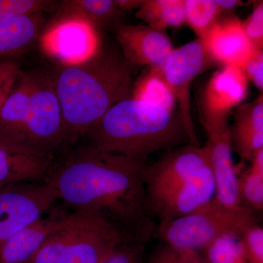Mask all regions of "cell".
<instances>
[{
    "label": "cell",
    "mask_w": 263,
    "mask_h": 263,
    "mask_svg": "<svg viewBox=\"0 0 263 263\" xmlns=\"http://www.w3.org/2000/svg\"><path fill=\"white\" fill-rule=\"evenodd\" d=\"M144 167L143 161L89 144L53 160L47 179L73 212L101 216L145 243L157 227L147 212Z\"/></svg>",
    "instance_id": "1"
},
{
    "label": "cell",
    "mask_w": 263,
    "mask_h": 263,
    "mask_svg": "<svg viewBox=\"0 0 263 263\" xmlns=\"http://www.w3.org/2000/svg\"><path fill=\"white\" fill-rule=\"evenodd\" d=\"M138 66L118 45L102 43L88 60L48 69L61 107L64 152L70 150L114 105L130 98Z\"/></svg>",
    "instance_id": "2"
},
{
    "label": "cell",
    "mask_w": 263,
    "mask_h": 263,
    "mask_svg": "<svg viewBox=\"0 0 263 263\" xmlns=\"http://www.w3.org/2000/svg\"><path fill=\"white\" fill-rule=\"evenodd\" d=\"M84 138L98 149L143 162L151 154L190 143L179 115L131 97L114 105Z\"/></svg>",
    "instance_id": "3"
},
{
    "label": "cell",
    "mask_w": 263,
    "mask_h": 263,
    "mask_svg": "<svg viewBox=\"0 0 263 263\" xmlns=\"http://www.w3.org/2000/svg\"><path fill=\"white\" fill-rule=\"evenodd\" d=\"M127 240L133 239L101 216L72 212L24 263H100Z\"/></svg>",
    "instance_id": "4"
},
{
    "label": "cell",
    "mask_w": 263,
    "mask_h": 263,
    "mask_svg": "<svg viewBox=\"0 0 263 263\" xmlns=\"http://www.w3.org/2000/svg\"><path fill=\"white\" fill-rule=\"evenodd\" d=\"M254 213L249 209L241 212L229 210L213 199L191 214L160 222L157 234L175 252L202 253L223 235H240L246 227L257 222Z\"/></svg>",
    "instance_id": "5"
},
{
    "label": "cell",
    "mask_w": 263,
    "mask_h": 263,
    "mask_svg": "<svg viewBox=\"0 0 263 263\" xmlns=\"http://www.w3.org/2000/svg\"><path fill=\"white\" fill-rule=\"evenodd\" d=\"M31 90L18 143V153L51 158L64 151L63 119L48 69L29 71Z\"/></svg>",
    "instance_id": "6"
},
{
    "label": "cell",
    "mask_w": 263,
    "mask_h": 263,
    "mask_svg": "<svg viewBox=\"0 0 263 263\" xmlns=\"http://www.w3.org/2000/svg\"><path fill=\"white\" fill-rule=\"evenodd\" d=\"M43 54L53 65L80 63L94 56L101 47V33L80 15L58 10L47 22L39 40Z\"/></svg>",
    "instance_id": "7"
},
{
    "label": "cell",
    "mask_w": 263,
    "mask_h": 263,
    "mask_svg": "<svg viewBox=\"0 0 263 263\" xmlns=\"http://www.w3.org/2000/svg\"><path fill=\"white\" fill-rule=\"evenodd\" d=\"M58 194L51 181L15 183L0 190V248L54 205Z\"/></svg>",
    "instance_id": "8"
},
{
    "label": "cell",
    "mask_w": 263,
    "mask_h": 263,
    "mask_svg": "<svg viewBox=\"0 0 263 263\" xmlns=\"http://www.w3.org/2000/svg\"><path fill=\"white\" fill-rule=\"evenodd\" d=\"M212 63L202 40L197 38L174 48L160 68L179 105V117L187 133L190 143L195 146H200V143L192 117L190 90L195 79Z\"/></svg>",
    "instance_id": "9"
},
{
    "label": "cell",
    "mask_w": 263,
    "mask_h": 263,
    "mask_svg": "<svg viewBox=\"0 0 263 263\" xmlns=\"http://www.w3.org/2000/svg\"><path fill=\"white\" fill-rule=\"evenodd\" d=\"M248 94V79L243 69L223 67L209 79L200 97V120L208 136L229 129L228 119Z\"/></svg>",
    "instance_id": "10"
},
{
    "label": "cell",
    "mask_w": 263,
    "mask_h": 263,
    "mask_svg": "<svg viewBox=\"0 0 263 263\" xmlns=\"http://www.w3.org/2000/svg\"><path fill=\"white\" fill-rule=\"evenodd\" d=\"M212 173L210 159L205 146L188 143L167 151L155 163L145 165L146 198Z\"/></svg>",
    "instance_id": "11"
},
{
    "label": "cell",
    "mask_w": 263,
    "mask_h": 263,
    "mask_svg": "<svg viewBox=\"0 0 263 263\" xmlns=\"http://www.w3.org/2000/svg\"><path fill=\"white\" fill-rule=\"evenodd\" d=\"M113 32L126 60L138 67L161 68L174 50L167 33L147 25L124 24Z\"/></svg>",
    "instance_id": "12"
},
{
    "label": "cell",
    "mask_w": 263,
    "mask_h": 263,
    "mask_svg": "<svg viewBox=\"0 0 263 263\" xmlns=\"http://www.w3.org/2000/svg\"><path fill=\"white\" fill-rule=\"evenodd\" d=\"M215 195L213 174L181 184L155 196L146 197V209L151 217L160 222L191 214L212 201Z\"/></svg>",
    "instance_id": "13"
},
{
    "label": "cell",
    "mask_w": 263,
    "mask_h": 263,
    "mask_svg": "<svg viewBox=\"0 0 263 263\" xmlns=\"http://www.w3.org/2000/svg\"><path fill=\"white\" fill-rule=\"evenodd\" d=\"M202 41L213 63L223 67L234 66L243 69L257 51L246 35L242 21L232 13L221 17Z\"/></svg>",
    "instance_id": "14"
},
{
    "label": "cell",
    "mask_w": 263,
    "mask_h": 263,
    "mask_svg": "<svg viewBox=\"0 0 263 263\" xmlns=\"http://www.w3.org/2000/svg\"><path fill=\"white\" fill-rule=\"evenodd\" d=\"M205 147L215 185L214 200L221 206L234 212L248 209L242 206L238 196V176L232 154L230 128L220 134L208 136Z\"/></svg>",
    "instance_id": "15"
},
{
    "label": "cell",
    "mask_w": 263,
    "mask_h": 263,
    "mask_svg": "<svg viewBox=\"0 0 263 263\" xmlns=\"http://www.w3.org/2000/svg\"><path fill=\"white\" fill-rule=\"evenodd\" d=\"M233 150L242 160L250 162L263 148V95L237 107L234 124L230 128Z\"/></svg>",
    "instance_id": "16"
},
{
    "label": "cell",
    "mask_w": 263,
    "mask_h": 263,
    "mask_svg": "<svg viewBox=\"0 0 263 263\" xmlns=\"http://www.w3.org/2000/svg\"><path fill=\"white\" fill-rule=\"evenodd\" d=\"M30 72H21L13 91L0 110V147L18 152L21 133L28 108Z\"/></svg>",
    "instance_id": "17"
},
{
    "label": "cell",
    "mask_w": 263,
    "mask_h": 263,
    "mask_svg": "<svg viewBox=\"0 0 263 263\" xmlns=\"http://www.w3.org/2000/svg\"><path fill=\"white\" fill-rule=\"evenodd\" d=\"M47 23L43 13L27 17L0 15V57L22 54L38 43Z\"/></svg>",
    "instance_id": "18"
},
{
    "label": "cell",
    "mask_w": 263,
    "mask_h": 263,
    "mask_svg": "<svg viewBox=\"0 0 263 263\" xmlns=\"http://www.w3.org/2000/svg\"><path fill=\"white\" fill-rule=\"evenodd\" d=\"M64 214L37 219L18 232L0 248V263H24L57 228Z\"/></svg>",
    "instance_id": "19"
},
{
    "label": "cell",
    "mask_w": 263,
    "mask_h": 263,
    "mask_svg": "<svg viewBox=\"0 0 263 263\" xmlns=\"http://www.w3.org/2000/svg\"><path fill=\"white\" fill-rule=\"evenodd\" d=\"M53 160L0 147V190L15 183L46 181Z\"/></svg>",
    "instance_id": "20"
},
{
    "label": "cell",
    "mask_w": 263,
    "mask_h": 263,
    "mask_svg": "<svg viewBox=\"0 0 263 263\" xmlns=\"http://www.w3.org/2000/svg\"><path fill=\"white\" fill-rule=\"evenodd\" d=\"M59 10L80 15L89 22L99 32H112L124 22V13L115 0H67L62 1Z\"/></svg>",
    "instance_id": "21"
},
{
    "label": "cell",
    "mask_w": 263,
    "mask_h": 263,
    "mask_svg": "<svg viewBox=\"0 0 263 263\" xmlns=\"http://www.w3.org/2000/svg\"><path fill=\"white\" fill-rule=\"evenodd\" d=\"M131 98L175 113L176 99L160 68L146 67L140 73L133 85Z\"/></svg>",
    "instance_id": "22"
},
{
    "label": "cell",
    "mask_w": 263,
    "mask_h": 263,
    "mask_svg": "<svg viewBox=\"0 0 263 263\" xmlns=\"http://www.w3.org/2000/svg\"><path fill=\"white\" fill-rule=\"evenodd\" d=\"M136 17L161 32L179 28L186 24L184 0H144Z\"/></svg>",
    "instance_id": "23"
},
{
    "label": "cell",
    "mask_w": 263,
    "mask_h": 263,
    "mask_svg": "<svg viewBox=\"0 0 263 263\" xmlns=\"http://www.w3.org/2000/svg\"><path fill=\"white\" fill-rule=\"evenodd\" d=\"M249 168L238 176V191L242 206L252 212L263 209V148L250 161Z\"/></svg>",
    "instance_id": "24"
},
{
    "label": "cell",
    "mask_w": 263,
    "mask_h": 263,
    "mask_svg": "<svg viewBox=\"0 0 263 263\" xmlns=\"http://www.w3.org/2000/svg\"><path fill=\"white\" fill-rule=\"evenodd\" d=\"M184 6L185 23L198 39H203L223 15L216 0H184Z\"/></svg>",
    "instance_id": "25"
},
{
    "label": "cell",
    "mask_w": 263,
    "mask_h": 263,
    "mask_svg": "<svg viewBox=\"0 0 263 263\" xmlns=\"http://www.w3.org/2000/svg\"><path fill=\"white\" fill-rule=\"evenodd\" d=\"M207 263H248L240 245L239 235H223L202 252Z\"/></svg>",
    "instance_id": "26"
},
{
    "label": "cell",
    "mask_w": 263,
    "mask_h": 263,
    "mask_svg": "<svg viewBox=\"0 0 263 263\" xmlns=\"http://www.w3.org/2000/svg\"><path fill=\"white\" fill-rule=\"evenodd\" d=\"M61 2L50 0H0V15L27 17L58 10Z\"/></svg>",
    "instance_id": "27"
},
{
    "label": "cell",
    "mask_w": 263,
    "mask_h": 263,
    "mask_svg": "<svg viewBox=\"0 0 263 263\" xmlns=\"http://www.w3.org/2000/svg\"><path fill=\"white\" fill-rule=\"evenodd\" d=\"M239 240L248 263H263V229L257 222L246 227Z\"/></svg>",
    "instance_id": "28"
},
{
    "label": "cell",
    "mask_w": 263,
    "mask_h": 263,
    "mask_svg": "<svg viewBox=\"0 0 263 263\" xmlns=\"http://www.w3.org/2000/svg\"><path fill=\"white\" fill-rule=\"evenodd\" d=\"M144 243L127 240L100 263H145Z\"/></svg>",
    "instance_id": "29"
},
{
    "label": "cell",
    "mask_w": 263,
    "mask_h": 263,
    "mask_svg": "<svg viewBox=\"0 0 263 263\" xmlns=\"http://www.w3.org/2000/svg\"><path fill=\"white\" fill-rule=\"evenodd\" d=\"M242 27L252 46L257 50L263 48V3L255 5L252 13L246 20L242 21Z\"/></svg>",
    "instance_id": "30"
},
{
    "label": "cell",
    "mask_w": 263,
    "mask_h": 263,
    "mask_svg": "<svg viewBox=\"0 0 263 263\" xmlns=\"http://www.w3.org/2000/svg\"><path fill=\"white\" fill-rule=\"evenodd\" d=\"M22 70L12 60H0V110L13 91Z\"/></svg>",
    "instance_id": "31"
},
{
    "label": "cell",
    "mask_w": 263,
    "mask_h": 263,
    "mask_svg": "<svg viewBox=\"0 0 263 263\" xmlns=\"http://www.w3.org/2000/svg\"><path fill=\"white\" fill-rule=\"evenodd\" d=\"M248 81H252L262 93L263 90V51L257 50L249 59L243 68Z\"/></svg>",
    "instance_id": "32"
},
{
    "label": "cell",
    "mask_w": 263,
    "mask_h": 263,
    "mask_svg": "<svg viewBox=\"0 0 263 263\" xmlns=\"http://www.w3.org/2000/svg\"><path fill=\"white\" fill-rule=\"evenodd\" d=\"M176 252L167 246L162 247L152 255L149 263H173Z\"/></svg>",
    "instance_id": "33"
},
{
    "label": "cell",
    "mask_w": 263,
    "mask_h": 263,
    "mask_svg": "<svg viewBox=\"0 0 263 263\" xmlns=\"http://www.w3.org/2000/svg\"><path fill=\"white\" fill-rule=\"evenodd\" d=\"M173 263H207L202 253L195 252H176Z\"/></svg>",
    "instance_id": "34"
},
{
    "label": "cell",
    "mask_w": 263,
    "mask_h": 263,
    "mask_svg": "<svg viewBox=\"0 0 263 263\" xmlns=\"http://www.w3.org/2000/svg\"><path fill=\"white\" fill-rule=\"evenodd\" d=\"M118 8L122 11H130L139 9L144 3V0H115Z\"/></svg>",
    "instance_id": "35"
},
{
    "label": "cell",
    "mask_w": 263,
    "mask_h": 263,
    "mask_svg": "<svg viewBox=\"0 0 263 263\" xmlns=\"http://www.w3.org/2000/svg\"><path fill=\"white\" fill-rule=\"evenodd\" d=\"M216 3L222 11L223 14L227 12L231 13L235 8L245 5L243 2L239 0H216Z\"/></svg>",
    "instance_id": "36"
}]
</instances>
